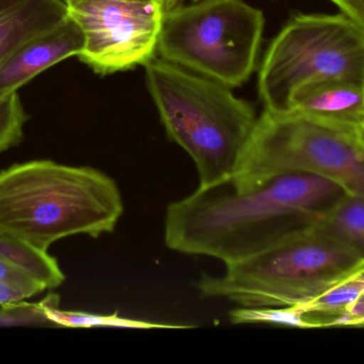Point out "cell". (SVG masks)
I'll return each mask as SVG.
<instances>
[{
  "label": "cell",
  "instance_id": "1",
  "mask_svg": "<svg viewBox=\"0 0 364 364\" xmlns=\"http://www.w3.org/2000/svg\"><path fill=\"white\" fill-rule=\"evenodd\" d=\"M344 192L336 182L309 173L280 175L250 192H237L229 180L197 187L168 205L164 241L173 251L210 256L226 266L307 224Z\"/></svg>",
  "mask_w": 364,
  "mask_h": 364
},
{
  "label": "cell",
  "instance_id": "2",
  "mask_svg": "<svg viewBox=\"0 0 364 364\" xmlns=\"http://www.w3.org/2000/svg\"><path fill=\"white\" fill-rule=\"evenodd\" d=\"M123 214L117 182L98 169L36 160L0 171V230L46 251L66 237L112 233Z\"/></svg>",
  "mask_w": 364,
  "mask_h": 364
},
{
  "label": "cell",
  "instance_id": "3",
  "mask_svg": "<svg viewBox=\"0 0 364 364\" xmlns=\"http://www.w3.org/2000/svg\"><path fill=\"white\" fill-rule=\"evenodd\" d=\"M145 68L166 134L195 162L198 187L230 179L258 119L254 108L228 85L161 58Z\"/></svg>",
  "mask_w": 364,
  "mask_h": 364
},
{
  "label": "cell",
  "instance_id": "4",
  "mask_svg": "<svg viewBox=\"0 0 364 364\" xmlns=\"http://www.w3.org/2000/svg\"><path fill=\"white\" fill-rule=\"evenodd\" d=\"M364 261L356 248L310 224L254 256L226 265L220 276L203 275L201 296L239 307H294L314 298Z\"/></svg>",
  "mask_w": 364,
  "mask_h": 364
},
{
  "label": "cell",
  "instance_id": "5",
  "mask_svg": "<svg viewBox=\"0 0 364 364\" xmlns=\"http://www.w3.org/2000/svg\"><path fill=\"white\" fill-rule=\"evenodd\" d=\"M309 173L364 198V132L299 111L264 109L231 175L237 192L274 177Z\"/></svg>",
  "mask_w": 364,
  "mask_h": 364
},
{
  "label": "cell",
  "instance_id": "6",
  "mask_svg": "<svg viewBox=\"0 0 364 364\" xmlns=\"http://www.w3.org/2000/svg\"><path fill=\"white\" fill-rule=\"evenodd\" d=\"M265 19L242 0H199L164 11L157 53L181 68L230 88L256 68Z\"/></svg>",
  "mask_w": 364,
  "mask_h": 364
},
{
  "label": "cell",
  "instance_id": "7",
  "mask_svg": "<svg viewBox=\"0 0 364 364\" xmlns=\"http://www.w3.org/2000/svg\"><path fill=\"white\" fill-rule=\"evenodd\" d=\"M364 83V27L344 13L294 15L272 41L259 72L265 109H290L293 94L326 79Z\"/></svg>",
  "mask_w": 364,
  "mask_h": 364
},
{
  "label": "cell",
  "instance_id": "8",
  "mask_svg": "<svg viewBox=\"0 0 364 364\" xmlns=\"http://www.w3.org/2000/svg\"><path fill=\"white\" fill-rule=\"evenodd\" d=\"M68 16L85 34L79 59L100 75L145 66L156 57L161 29V4L109 0H72Z\"/></svg>",
  "mask_w": 364,
  "mask_h": 364
},
{
  "label": "cell",
  "instance_id": "9",
  "mask_svg": "<svg viewBox=\"0 0 364 364\" xmlns=\"http://www.w3.org/2000/svg\"><path fill=\"white\" fill-rule=\"evenodd\" d=\"M85 34L70 16L53 29L21 45L0 66V95L17 92L47 68L80 55Z\"/></svg>",
  "mask_w": 364,
  "mask_h": 364
},
{
  "label": "cell",
  "instance_id": "10",
  "mask_svg": "<svg viewBox=\"0 0 364 364\" xmlns=\"http://www.w3.org/2000/svg\"><path fill=\"white\" fill-rule=\"evenodd\" d=\"M290 109L364 132V83L337 78L308 83L293 94Z\"/></svg>",
  "mask_w": 364,
  "mask_h": 364
},
{
  "label": "cell",
  "instance_id": "11",
  "mask_svg": "<svg viewBox=\"0 0 364 364\" xmlns=\"http://www.w3.org/2000/svg\"><path fill=\"white\" fill-rule=\"evenodd\" d=\"M68 17L64 0H0V66L21 45Z\"/></svg>",
  "mask_w": 364,
  "mask_h": 364
},
{
  "label": "cell",
  "instance_id": "12",
  "mask_svg": "<svg viewBox=\"0 0 364 364\" xmlns=\"http://www.w3.org/2000/svg\"><path fill=\"white\" fill-rule=\"evenodd\" d=\"M0 258L42 284L46 290L59 288L65 281V275L57 259L48 251L2 230H0Z\"/></svg>",
  "mask_w": 364,
  "mask_h": 364
},
{
  "label": "cell",
  "instance_id": "13",
  "mask_svg": "<svg viewBox=\"0 0 364 364\" xmlns=\"http://www.w3.org/2000/svg\"><path fill=\"white\" fill-rule=\"evenodd\" d=\"M309 222L364 254V198L344 192L331 205L312 215Z\"/></svg>",
  "mask_w": 364,
  "mask_h": 364
},
{
  "label": "cell",
  "instance_id": "14",
  "mask_svg": "<svg viewBox=\"0 0 364 364\" xmlns=\"http://www.w3.org/2000/svg\"><path fill=\"white\" fill-rule=\"evenodd\" d=\"M46 316L53 327L66 328H126V329H183L188 326L183 325L162 324V323L147 322L122 318L119 314L91 313V312L74 311L60 309L59 295L55 294L53 301L46 308Z\"/></svg>",
  "mask_w": 364,
  "mask_h": 364
},
{
  "label": "cell",
  "instance_id": "15",
  "mask_svg": "<svg viewBox=\"0 0 364 364\" xmlns=\"http://www.w3.org/2000/svg\"><path fill=\"white\" fill-rule=\"evenodd\" d=\"M28 119L17 92L0 95V156L23 141Z\"/></svg>",
  "mask_w": 364,
  "mask_h": 364
},
{
  "label": "cell",
  "instance_id": "16",
  "mask_svg": "<svg viewBox=\"0 0 364 364\" xmlns=\"http://www.w3.org/2000/svg\"><path fill=\"white\" fill-rule=\"evenodd\" d=\"M53 296L55 293H50L38 303H27L25 299L0 305V327L53 326L46 316L47 306Z\"/></svg>",
  "mask_w": 364,
  "mask_h": 364
},
{
  "label": "cell",
  "instance_id": "17",
  "mask_svg": "<svg viewBox=\"0 0 364 364\" xmlns=\"http://www.w3.org/2000/svg\"><path fill=\"white\" fill-rule=\"evenodd\" d=\"M0 286H10V288L23 291L31 297L46 290L42 284L34 281L1 258H0Z\"/></svg>",
  "mask_w": 364,
  "mask_h": 364
},
{
  "label": "cell",
  "instance_id": "18",
  "mask_svg": "<svg viewBox=\"0 0 364 364\" xmlns=\"http://www.w3.org/2000/svg\"><path fill=\"white\" fill-rule=\"evenodd\" d=\"M331 325H364V295L359 297L343 313L340 314Z\"/></svg>",
  "mask_w": 364,
  "mask_h": 364
},
{
  "label": "cell",
  "instance_id": "19",
  "mask_svg": "<svg viewBox=\"0 0 364 364\" xmlns=\"http://www.w3.org/2000/svg\"><path fill=\"white\" fill-rule=\"evenodd\" d=\"M342 13L364 27V0H331Z\"/></svg>",
  "mask_w": 364,
  "mask_h": 364
},
{
  "label": "cell",
  "instance_id": "20",
  "mask_svg": "<svg viewBox=\"0 0 364 364\" xmlns=\"http://www.w3.org/2000/svg\"><path fill=\"white\" fill-rule=\"evenodd\" d=\"M29 298H31V296L23 291L10 288V286H0V305Z\"/></svg>",
  "mask_w": 364,
  "mask_h": 364
},
{
  "label": "cell",
  "instance_id": "21",
  "mask_svg": "<svg viewBox=\"0 0 364 364\" xmlns=\"http://www.w3.org/2000/svg\"><path fill=\"white\" fill-rule=\"evenodd\" d=\"M70 1L72 0H68V4ZM109 1L124 2V4H161V0H109Z\"/></svg>",
  "mask_w": 364,
  "mask_h": 364
},
{
  "label": "cell",
  "instance_id": "22",
  "mask_svg": "<svg viewBox=\"0 0 364 364\" xmlns=\"http://www.w3.org/2000/svg\"><path fill=\"white\" fill-rule=\"evenodd\" d=\"M182 0H161L162 8H164V11L168 10V9L174 8Z\"/></svg>",
  "mask_w": 364,
  "mask_h": 364
}]
</instances>
